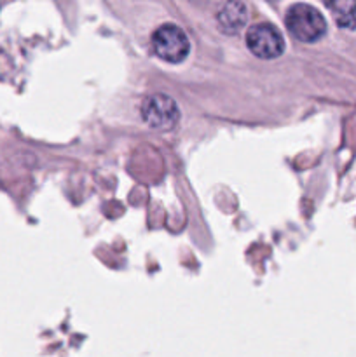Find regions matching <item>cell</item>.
<instances>
[{"instance_id": "cell-1", "label": "cell", "mask_w": 356, "mask_h": 357, "mask_svg": "<svg viewBox=\"0 0 356 357\" xmlns=\"http://www.w3.org/2000/svg\"><path fill=\"white\" fill-rule=\"evenodd\" d=\"M285 23L290 33L297 40L306 42V44H314L327 33V21H325L323 14L307 3H295L290 7Z\"/></svg>"}, {"instance_id": "cell-4", "label": "cell", "mask_w": 356, "mask_h": 357, "mask_svg": "<svg viewBox=\"0 0 356 357\" xmlns=\"http://www.w3.org/2000/svg\"><path fill=\"white\" fill-rule=\"evenodd\" d=\"M142 117L152 129L168 131L173 129L180 119L177 103L166 94H152L142 103Z\"/></svg>"}, {"instance_id": "cell-2", "label": "cell", "mask_w": 356, "mask_h": 357, "mask_svg": "<svg viewBox=\"0 0 356 357\" xmlns=\"http://www.w3.org/2000/svg\"><path fill=\"white\" fill-rule=\"evenodd\" d=\"M152 49L164 61L181 63L191 52V42L178 24L166 23L154 31Z\"/></svg>"}, {"instance_id": "cell-6", "label": "cell", "mask_w": 356, "mask_h": 357, "mask_svg": "<svg viewBox=\"0 0 356 357\" xmlns=\"http://www.w3.org/2000/svg\"><path fill=\"white\" fill-rule=\"evenodd\" d=\"M335 17V23L342 30H356V2L351 0H337V2L327 3Z\"/></svg>"}, {"instance_id": "cell-5", "label": "cell", "mask_w": 356, "mask_h": 357, "mask_svg": "<svg viewBox=\"0 0 356 357\" xmlns=\"http://www.w3.org/2000/svg\"><path fill=\"white\" fill-rule=\"evenodd\" d=\"M246 7L239 2L225 3V6L218 10V14H216L220 28H222V31H225V33L229 35L237 33V31L246 24Z\"/></svg>"}, {"instance_id": "cell-3", "label": "cell", "mask_w": 356, "mask_h": 357, "mask_svg": "<svg viewBox=\"0 0 356 357\" xmlns=\"http://www.w3.org/2000/svg\"><path fill=\"white\" fill-rule=\"evenodd\" d=\"M246 45L260 59H276L285 52V38L271 23H258L248 30Z\"/></svg>"}]
</instances>
